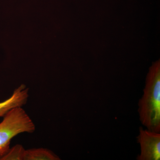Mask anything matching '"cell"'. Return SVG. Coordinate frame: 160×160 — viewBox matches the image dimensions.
Listing matches in <instances>:
<instances>
[{"instance_id":"6","label":"cell","mask_w":160,"mask_h":160,"mask_svg":"<svg viewBox=\"0 0 160 160\" xmlns=\"http://www.w3.org/2000/svg\"><path fill=\"white\" fill-rule=\"evenodd\" d=\"M25 150L22 145L18 144L10 148L0 160H24Z\"/></svg>"},{"instance_id":"2","label":"cell","mask_w":160,"mask_h":160,"mask_svg":"<svg viewBox=\"0 0 160 160\" xmlns=\"http://www.w3.org/2000/svg\"><path fill=\"white\" fill-rule=\"evenodd\" d=\"M0 123V159L10 149L12 139L23 132L33 133L35 126L22 108L16 107L8 112Z\"/></svg>"},{"instance_id":"3","label":"cell","mask_w":160,"mask_h":160,"mask_svg":"<svg viewBox=\"0 0 160 160\" xmlns=\"http://www.w3.org/2000/svg\"><path fill=\"white\" fill-rule=\"evenodd\" d=\"M137 139L141 149L137 160H160V133L140 127Z\"/></svg>"},{"instance_id":"4","label":"cell","mask_w":160,"mask_h":160,"mask_svg":"<svg viewBox=\"0 0 160 160\" xmlns=\"http://www.w3.org/2000/svg\"><path fill=\"white\" fill-rule=\"evenodd\" d=\"M28 92L29 89L24 84L15 89L11 97L0 102V117H4L13 108L22 107L26 105L29 97Z\"/></svg>"},{"instance_id":"5","label":"cell","mask_w":160,"mask_h":160,"mask_svg":"<svg viewBox=\"0 0 160 160\" xmlns=\"http://www.w3.org/2000/svg\"><path fill=\"white\" fill-rule=\"evenodd\" d=\"M57 155L45 148H33L25 150L24 160H60Z\"/></svg>"},{"instance_id":"1","label":"cell","mask_w":160,"mask_h":160,"mask_svg":"<svg viewBox=\"0 0 160 160\" xmlns=\"http://www.w3.org/2000/svg\"><path fill=\"white\" fill-rule=\"evenodd\" d=\"M140 122L147 129L160 133V61L152 63L138 102Z\"/></svg>"}]
</instances>
